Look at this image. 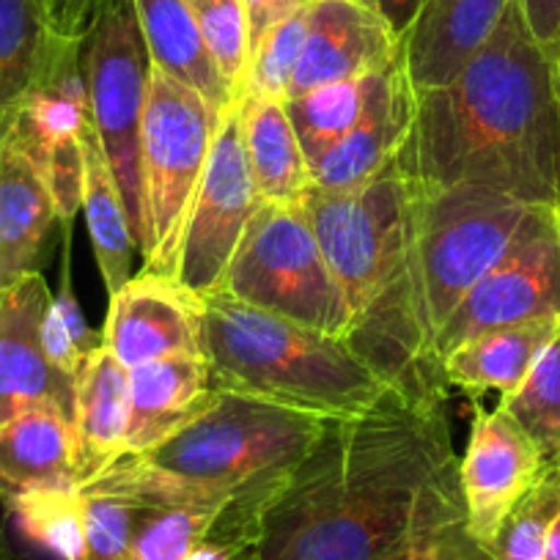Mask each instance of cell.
Returning <instances> with one entry per match:
<instances>
[{
  "label": "cell",
  "instance_id": "obj_1",
  "mask_svg": "<svg viewBox=\"0 0 560 560\" xmlns=\"http://www.w3.org/2000/svg\"><path fill=\"white\" fill-rule=\"evenodd\" d=\"M443 376L396 382L319 443L264 503L247 560H393L467 536Z\"/></svg>",
  "mask_w": 560,
  "mask_h": 560
},
{
  "label": "cell",
  "instance_id": "obj_2",
  "mask_svg": "<svg viewBox=\"0 0 560 560\" xmlns=\"http://www.w3.org/2000/svg\"><path fill=\"white\" fill-rule=\"evenodd\" d=\"M393 165L418 190L476 185L560 212V67L516 0L451 83L418 91Z\"/></svg>",
  "mask_w": 560,
  "mask_h": 560
},
{
  "label": "cell",
  "instance_id": "obj_3",
  "mask_svg": "<svg viewBox=\"0 0 560 560\" xmlns=\"http://www.w3.org/2000/svg\"><path fill=\"white\" fill-rule=\"evenodd\" d=\"M305 209L347 303V341L393 382L440 374L415 319L409 187L396 165L358 190H311Z\"/></svg>",
  "mask_w": 560,
  "mask_h": 560
},
{
  "label": "cell",
  "instance_id": "obj_4",
  "mask_svg": "<svg viewBox=\"0 0 560 560\" xmlns=\"http://www.w3.org/2000/svg\"><path fill=\"white\" fill-rule=\"evenodd\" d=\"M203 354L214 390L343 420L374 407L396 385L347 338L250 308L212 292L203 298Z\"/></svg>",
  "mask_w": 560,
  "mask_h": 560
},
{
  "label": "cell",
  "instance_id": "obj_5",
  "mask_svg": "<svg viewBox=\"0 0 560 560\" xmlns=\"http://www.w3.org/2000/svg\"><path fill=\"white\" fill-rule=\"evenodd\" d=\"M407 187L415 319L423 354L434 363L432 349L445 322L549 207L476 185Z\"/></svg>",
  "mask_w": 560,
  "mask_h": 560
},
{
  "label": "cell",
  "instance_id": "obj_6",
  "mask_svg": "<svg viewBox=\"0 0 560 560\" xmlns=\"http://www.w3.org/2000/svg\"><path fill=\"white\" fill-rule=\"evenodd\" d=\"M330 420L231 390H214L190 427L140 459L190 487L234 498L253 483L278 481L319 443Z\"/></svg>",
  "mask_w": 560,
  "mask_h": 560
},
{
  "label": "cell",
  "instance_id": "obj_7",
  "mask_svg": "<svg viewBox=\"0 0 560 560\" xmlns=\"http://www.w3.org/2000/svg\"><path fill=\"white\" fill-rule=\"evenodd\" d=\"M218 113L192 89L149 63V89L140 124V258L143 272L176 278L187 214L192 209Z\"/></svg>",
  "mask_w": 560,
  "mask_h": 560
},
{
  "label": "cell",
  "instance_id": "obj_8",
  "mask_svg": "<svg viewBox=\"0 0 560 560\" xmlns=\"http://www.w3.org/2000/svg\"><path fill=\"white\" fill-rule=\"evenodd\" d=\"M218 292L332 338L349 332L347 303L322 256L305 198L258 207Z\"/></svg>",
  "mask_w": 560,
  "mask_h": 560
},
{
  "label": "cell",
  "instance_id": "obj_9",
  "mask_svg": "<svg viewBox=\"0 0 560 560\" xmlns=\"http://www.w3.org/2000/svg\"><path fill=\"white\" fill-rule=\"evenodd\" d=\"M91 121L105 147L121 192L135 242L140 247V124L147 107L149 52L132 0H105L83 47Z\"/></svg>",
  "mask_w": 560,
  "mask_h": 560
},
{
  "label": "cell",
  "instance_id": "obj_10",
  "mask_svg": "<svg viewBox=\"0 0 560 560\" xmlns=\"http://www.w3.org/2000/svg\"><path fill=\"white\" fill-rule=\"evenodd\" d=\"M261 203L247 165L236 102L218 121L201 187L192 198L182 234L176 280L201 298L218 292L225 269Z\"/></svg>",
  "mask_w": 560,
  "mask_h": 560
},
{
  "label": "cell",
  "instance_id": "obj_11",
  "mask_svg": "<svg viewBox=\"0 0 560 560\" xmlns=\"http://www.w3.org/2000/svg\"><path fill=\"white\" fill-rule=\"evenodd\" d=\"M560 319V212L547 209L472 289L434 341L432 358L487 330Z\"/></svg>",
  "mask_w": 560,
  "mask_h": 560
},
{
  "label": "cell",
  "instance_id": "obj_12",
  "mask_svg": "<svg viewBox=\"0 0 560 560\" xmlns=\"http://www.w3.org/2000/svg\"><path fill=\"white\" fill-rule=\"evenodd\" d=\"M544 467L541 451L509 412L478 409L459 459V483L467 536L487 558L505 516L530 492Z\"/></svg>",
  "mask_w": 560,
  "mask_h": 560
},
{
  "label": "cell",
  "instance_id": "obj_13",
  "mask_svg": "<svg viewBox=\"0 0 560 560\" xmlns=\"http://www.w3.org/2000/svg\"><path fill=\"white\" fill-rule=\"evenodd\" d=\"M102 343L127 371L171 354H203V298L140 269L110 294Z\"/></svg>",
  "mask_w": 560,
  "mask_h": 560
},
{
  "label": "cell",
  "instance_id": "obj_14",
  "mask_svg": "<svg viewBox=\"0 0 560 560\" xmlns=\"http://www.w3.org/2000/svg\"><path fill=\"white\" fill-rule=\"evenodd\" d=\"M50 298L42 272L23 275L0 292V427L42 404L58 407L72 420L74 380L52 369L42 347Z\"/></svg>",
  "mask_w": 560,
  "mask_h": 560
},
{
  "label": "cell",
  "instance_id": "obj_15",
  "mask_svg": "<svg viewBox=\"0 0 560 560\" xmlns=\"http://www.w3.org/2000/svg\"><path fill=\"white\" fill-rule=\"evenodd\" d=\"M398 56L401 39L369 0H311L308 34L289 100L319 85L382 72Z\"/></svg>",
  "mask_w": 560,
  "mask_h": 560
},
{
  "label": "cell",
  "instance_id": "obj_16",
  "mask_svg": "<svg viewBox=\"0 0 560 560\" xmlns=\"http://www.w3.org/2000/svg\"><path fill=\"white\" fill-rule=\"evenodd\" d=\"M418 105V89L404 67V50L382 72L376 94L347 135L308 163L311 190L349 192L385 174L401 152Z\"/></svg>",
  "mask_w": 560,
  "mask_h": 560
},
{
  "label": "cell",
  "instance_id": "obj_17",
  "mask_svg": "<svg viewBox=\"0 0 560 560\" xmlns=\"http://www.w3.org/2000/svg\"><path fill=\"white\" fill-rule=\"evenodd\" d=\"M214 396L207 354H171L129 369L127 456H143L190 427Z\"/></svg>",
  "mask_w": 560,
  "mask_h": 560
},
{
  "label": "cell",
  "instance_id": "obj_18",
  "mask_svg": "<svg viewBox=\"0 0 560 560\" xmlns=\"http://www.w3.org/2000/svg\"><path fill=\"white\" fill-rule=\"evenodd\" d=\"M511 0H427L404 36V67L418 91L451 83L481 50Z\"/></svg>",
  "mask_w": 560,
  "mask_h": 560
},
{
  "label": "cell",
  "instance_id": "obj_19",
  "mask_svg": "<svg viewBox=\"0 0 560 560\" xmlns=\"http://www.w3.org/2000/svg\"><path fill=\"white\" fill-rule=\"evenodd\" d=\"M129 371L102 343L80 365L74 380V467L78 483H89L127 456Z\"/></svg>",
  "mask_w": 560,
  "mask_h": 560
},
{
  "label": "cell",
  "instance_id": "obj_20",
  "mask_svg": "<svg viewBox=\"0 0 560 560\" xmlns=\"http://www.w3.org/2000/svg\"><path fill=\"white\" fill-rule=\"evenodd\" d=\"M52 487H80L74 434L61 409L42 404L0 427V500Z\"/></svg>",
  "mask_w": 560,
  "mask_h": 560
},
{
  "label": "cell",
  "instance_id": "obj_21",
  "mask_svg": "<svg viewBox=\"0 0 560 560\" xmlns=\"http://www.w3.org/2000/svg\"><path fill=\"white\" fill-rule=\"evenodd\" d=\"M56 201L45 174L14 143L0 147V267L3 283L39 272L52 225Z\"/></svg>",
  "mask_w": 560,
  "mask_h": 560
},
{
  "label": "cell",
  "instance_id": "obj_22",
  "mask_svg": "<svg viewBox=\"0 0 560 560\" xmlns=\"http://www.w3.org/2000/svg\"><path fill=\"white\" fill-rule=\"evenodd\" d=\"M132 9L149 63L196 91L223 118L240 100L220 78L185 0H132Z\"/></svg>",
  "mask_w": 560,
  "mask_h": 560
},
{
  "label": "cell",
  "instance_id": "obj_23",
  "mask_svg": "<svg viewBox=\"0 0 560 560\" xmlns=\"http://www.w3.org/2000/svg\"><path fill=\"white\" fill-rule=\"evenodd\" d=\"M558 330L560 319L487 330L443 354L438 360L440 376L448 387H462L465 393L494 390L503 398L522 385Z\"/></svg>",
  "mask_w": 560,
  "mask_h": 560
},
{
  "label": "cell",
  "instance_id": "obj_24",
  "mask_svg": "<svg viewBox=\"0 0 560 560\" xmlns=\"http://www.w3.org/2000/svg\"><path fill=\"white\" fill-rule=\"evenodd\" d=\"M240 124L247 165L261 201L298 203L311 192V171L287 102L240 96Z\"/></svg>",
  "mask_w": 560,
  "mask_h": 560
},
{
  "label": "cell",
  "instance_id": "obj_25",
  "mask_svg": "<svg viewBox=\"0 0 560 560\" xmlns=\"http://www.w3.org/2000/svg\"><path fill=\"white\" fill-rule=\"evenodd\" d=\"M83 158L85 223H89L91 247H94L102 283H105L107 294H113L132 278V258L138 250V242H135L121 192L113 179L110 163H107L105 147L96 135L94 121L85 124L83 129Z\"/></svg>",
  "mask_w": 560,
  "mask_h": 560
},
{
  "label": "cell",
  "instance_id": "obj_26",
  "mask_svg": "<svg viewBox=\"0 0 560 560\" xmlns=\"http://www.w3.org/2000/svg\"><path fill=\"white\" fill-rule=\"evenodd\" d=\"M47 47L42 0H0V147L39 80Z\"/></svg>",
  "mask_w": 560,
  "mask_h": 560
},
{
  "label": "cell",
  "instance_id": "obj_27",
  "mask_svg": "<svg viewBox=\"0 0 560 560\" xmlns=\"http://www.w3.org/2000/svg\"><path fill=\"white\" fill-rule=\"evenodd\" d=\"M80 492L85 500L83 560H129L135 527L152 505L135 492L118 462L83 483Z\"/></svg>",
  "mask_w": 560,
  "mask_h": 560
},
{
  "label": "cell",
  "instance_id": "obj_28",
  "mask_svg": "<svg viewBox=\"0 0 560 560\" xmlns=\"http://www.w3.org/2000/svg\"><path fill=\"white\" fill-rule=\"evenodd\" d=\"M382 72L365 74V78L358 80L319 85V89L287 100V113L292 118L300 149H303L308 163L319 158L325 149H330L341 135H347L358 124V118L369 107L371 96L376 94Z\"/></svg>",
  "mask_w": 560,
  "mask_h": 560
},
{
  "label": "cell",
  "instance_id": "obj_29",
  "mask_svg": "<svg viewBox=\"0 0 560 560\" xmlns=\"http://www.w3.org/2000/svg\"><path fill=\"white\" fill-rule=\"evenodd\" d=\"M7 505L28 541L56 560H83L85 500L80 487L34 489L7 500Z\"/></svg>",
  "mask_w": 560,
  "mask_h": 560
},
{
  "label": "cell",
  "instance_id": "obj_30",
  "mask_svg": "<svg viewBox=\"0 0 560 560\" xmlns=\"http://www.w3.org/2000/svg\"><path fill=\"white\" fill-rule=\"evenodd\" d=\"M498 407L520 423L544 459L552 462L560 454V330L538 354L522 385L500 398Z\"/></svg>",
  "mask_w": 560,
  "mask_h": 560
},
{
  "label": "cell",
  "instance_id": "obj_31",
  "mask_svg": "<svg viewBox=\"0 0 560 560\" xmlns=\"http://www.w3.org/2000/svg\"><path fill=\"white\" fill-rule=\"evenodd\" d=\"M225 505H152L143 511L138 527H135L129 560H185L209 536L214 520Z\"/></svg>",
  "mask_w": 560,
  "mask_h": 560
},
{
  "label": "cell",
  "instance_id": "obj_32",
  "mask_svg": "<svg viewBox=\"0 0 560 560\" xmlns=\"http://www.w3.org/2000/svg\"><path fill=\"white\" fill-rule=\"evenodd\" d=\"M560 514V467L547 462L530 492L514 505L492 544L489 560H544L549 530Z\"/></svg>",
  "mask_w": 560,
  "mask_h": 560
},
{
  "label": "cell",
  "instance_id": "obj_33",
  "mask_svg": "<svg viewBox=\"0 0 560 560\" xmlns=\"http://www.w3.org/2000/svg\"><path fill=\"white\" fill-rule=\"evenodd\" d=\"M305 34H308V7L275 25L247 56V74L240 96H267L287 102L303 56Z\"/></svg>",
  "mask_w": 560,
  "mask_h": 560
},
{
  "label": "cell",
  "instance_id": "obj_34",
  "mask_svg": "<svg viewBox=\"0 0 560 560\" xmlns=\"http://www.w3.org/2000/svg\"><path fill=\"white\" fill-rule=\"evenodd\" d=\"M220 78L240 100L247 74V18L242 0H185Z\"/></svg>",
  "mask_w": 560,
  "mask_h": 560
},
{
  "label": "cell",
  "instance_id": "obj_35",
  "mask_svg": "<svg viewBox=\"0 0 560 560\" xmlns=\"http://www.w3.org/2000/svg\"><path fill=\"white\" fill-rule=\"evenodd\" d=\"M105 0H42V14L50 36L85 45Z\"/></svg>",
  "mask_w": 560,
  "mask_h": 560
},
{
  "label": "cell",
  "instance_id": "obj_36",
  "mask_svg": "<svg viewBox=\"0 0 560 560\" xmlns=\"http://www.w3.org/2000/svg\"><path fill=\"white\" fill-rule=\"evenodd\" d=\"M311 0H242L247 18V56L278 23L303 12Z\"/></svg>",
  "mask_w": 560,
  "mask_h": 560
},
{
  "label": "cell",
  "instance_id": "obj_37",
  "mask_svg": "<svg viewBox=\"0 0 560 560\" xmlns=\"http://www.w3.org/2000/svg\"><path fill=\"white\" fill-rule=\"evenodd\" d=\"M527 28L538 45L558 58L560 47V0H516Z\"/></svg>",
  "mask_w": 560,
  "mask_h": 560
},
{
  "label": "cell",
  "instance_id": "obj_38",
  "mask_svg": "<svg viewBox=\"0 0 560 560\" xmlns=\"http://www.w3.org/2000/svg\"><path fill=\"white\" fill-rule=\"evenodd\" d=\"M393 560H489L470 536H454V538H440V541L418 544L409 547L407 552L396 555Z\"/></svg>",
  "mask_w": 560,
  "mask_h": 560
},
{
  "label": "cell",
  "instance_id": "obj_39",
  "mask_svg": "<svg viewBox=\"0 0 560 560\" xmlns=\"http://www.w3.org/2000/svg\"><path fill=\"white\" fill-rule=\"evenodd\" d=\"M371 7L385 18V23L390 25L393 34L404 42V36L409 34L412 23L418 20L420 9L427 0H369Z\"/></svg>",
  "mask_w": 560,
  "mask_h": 560
},
{
  "label": "cell",
  "instance_id": "obj_40",
  "mask_svg": "<svg viewBox=\"0 0 560 560\" xmlns=\"http://www.w3.org/2000/svg\"><path fill=\"white\" fill-rule=\"evenodd\" d=\"M544 560H560V514L555 520L552 530H549L547 549H544Z\"/></svg>",
  "mask_w": 560,
  "mask_h": 560
},
{
  "label": "cell",
  "instance_id": "obj_41",
  "mask_svg": "<svg viewBox=\"0 0 560 560\" xmlns=\"http://www.w3.org/2000/svg\"><path fill=\"white\" fill-rule=\"evenodd\" d=\"M0 560H20L18 555H14L12 549H9L7 544H3V538H0Z\"/></svg>",
  "mask_w": 560,
  "mask_h": 560
},
{
  "label": "cell",
  "instance_id": "obj_42",
  "mask_svg": "<svg viewBox=\"0 0 560 560\" xmlns=\"http://www.w3.org/2000/svg\"><path fill=\"white\" fill-rule=\"evenodd\" d=\"M3 287H7V283H3V267H0V292H3Z\"/></svg>",
  "mask_w": 560,
  "mask_h": 560
},
{
  "label": "cell",
  "instance_id": "obj_43",
  "mask_svg": "<svg viewBox=\"0 0 560 560\" xmlns=\"http://www.w3.org/2000/svg\"><path fill=\"white\" fill-rule=\"evenodd\" d=\"M552 462H555V465H558V467H560V454H558V456H555V459H552Z\"/></svg>",
  "mask_w": 560,
  "mask_h": 560
},
{
  "label": "cell",
  "instance_id": "obj_44",
  "mask_svg": "<svg viewBox=\"0 0 560 560\" xmlns=\"http://www.w3.org/2000/svg\"><path fill=\"white\" fill-rule=\"evenodd\" d=\"M558 61H560V47H558Z\"/></svg>",
  "mask_w": 560,
  "mask_h": 560
},
{
  "label": "cell",
  "instance_id": "obj_45",
  "mask_svg": "<svg viewBox=\"0 0 560 560\" xmlns=\"http://www.w3.org/2000/svg\"><path fill=\"white\" fill-rule=\"evenodd\" d=\"M558 67H560V61H558Z\"/></svg>",
  "mask_w": 560,
  "mask_h": 560
}]
</instances>
